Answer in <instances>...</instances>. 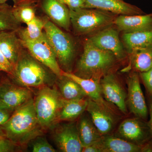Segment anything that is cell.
<instances>
[{
  "label": "cell",
  "instance_id": "obj_1",
  "mask_svg": "<svg viewBox=\"0 0 152 152\" xmlns=\"http://www.w3.org/2000/svg\"><path fill=\"white\" fill-rule=\"evenodd\" d=\"M2 126L6 137L20 145L42 136L44 130L38 122L31 97L16 109L8 121Z\"/></svg>",
  "mask_w": 152,
  "mask_h": 152
},
{
  "label": "cell",
  "instance_id": "obj_2",
  "mask_svg": "<svg viewBox=\"0 0 152 152\" xmlns=\"http://www.w3.org/2000/svg\"><path fill=\"white\" fill-rule=\"evenodd\" d=\"M120 61L112 52L99 48L88 39L74 74L100 82L104 76L113 72Z\"/></svg>",
  "mask_w": 152,
  "mask_h": 152
},
{
  "label": "cell",
  "instance_id": "obj_3",
  "mask_svg": "<svg viewBox=\"0 0 152 152\" xmlns=\"http://www.w3.org/2000/svg\"><path fill=\"white\" fill-rule=\"evenodd\" d=\"M71 24L77 35L95 34L114 25L117 15L96 9L69 10Z\"/></svg>",
  "mask_w": 152,
  "mask_h": 152
},
{
  "label": "cell",
  "instance_id": "obj_4",
  "mask_svg": "<svg viewBox=\"0 0 152 152\" xmlns=\"http://www.w3.org/2000/svg\"><path fill=\"white\" fill-rule=\"evenodd\" d=\"M30 53L22 50L12 74L19 84L26 88H40L48 86L51 78L48 73Z\"/></svg>",
  "mask_w": 152,
  "mask_h": 152
},
{
  "label": "cell",
  "instance_id": "obj_5",
  "mask_svg": "<svg viewBox=\"0 0 152 152\" xmlns=\"http://www.w3.org/2000/svg\"><path fill=\"white\" fill-rule=\"evenodd\" d=\"M65 100L56 88L42 87L34 100L39 124L43 130L50 129L58 122L57 118Z\"/></svg>",
  "mask_w": 152,
  "mask_h": 152
},
{
  "label": "cell",
  "instance_id": "obj_6",
  "mask_svg": "<svg viewBox=\"0 0 152 152\" xmlns=\"http://www.w3.org/2000/svg\"><path fill=\"white\" fill-rule=\"evenodd\" d=\"M44 20V32L56 54L58 62L65 70V72H71L75 55L73 41L50 20L48 18Z\"/></svg>",
  "mask_w": 152,
  "mask_h": 152
},
{
  "label": "cell",
  "instance_id": "obj_7",
  "mask_svg": "<svg viewBox=\"0 0 152 152\" xmlns=\"http://www.w3.org/2000/svg\"><path fill=\"white\" fill-rule=\"evenodd\" d=\"M21 42L23 47L27 49L34 58L48 68L58 77H61L63 70L60 67L56 54L45 32L36 40Z\"/></svg>",
  "mask_w": 152,
  "mask_h": 152
},
{
  "label": "cell",
  "instance_id": "obj_8",
  "mask_svg": "<svg viewBox=\"0 0 152 152\" xmlns=\"http://www.w3.org/2000/svg\"><path fill=\"white\" fill-rule=\"evenodd\" d=\"M114 135L141 147L152 138L148 121L135 116L124 120Z\"/></svg>",
  "mask_w": 152,
  "mask_h": 152
},
{
  "label": "cell",
  "instance_id": "obj_9",
  "mask_svg": "<svg viewBox=\"0 0 152 152\" xmlns=\"http://www.w3.org/2000/svg\"><path fill=\"white\" fill-rule=\"evenodd\" d=\"M100 85L105 99L116 107L121 113L127 115V92L118 77L113 72L110 73L101 79Z\"/></svg>",
  "mask_w": 152,
  "mask_h": 152
},
{
  "label": "cell",
  "instance_id": "obj_10",
  "mask_svg": "<svg viewBox=\"0 0 152 152\" xmlns=\"http://www.w3.org/2000/svg\"><path fill=\"white\" fill-rule=\"evenodd\" d=\"M126 84L128 110L135 117L147 121L148 108L141 87L138 73L132 71L127 78Z\"/></svg>",
  "mask_w": 152,
  "mask_h": 152
},
{
  "label": "cell",
  "instance_id": "obj_11",
  "mask_svg": "<svg viewBox=\"0 0 152 152\" xmlns=\"http://www.w3.org/2000/svg\"><path fill=\"white\" fill-rule=\"evenodd\" d=\"M86 110L102 135L111 134L119 118L118 113L104 107L89 98Z\"/></svg>",
  "mask_w": 152,
  "mask_h": 152
},
{
  "label": "cell",
  "instance_id": "obj_12",
  "mask_svg": "<svg viewBox=\"0 0 152 152\" xmlns=\"http://www.w3.org/2000/svg\"><path fill=\"white\" fill-rule=\"evenodd\" d=\"M88 39L99 48L112 52L120 61L126 57V51L120 39L118 30L112 26L93 34Z\"/></svg>",
  "mask_w": 152,
  "mask_h": 152
},
{
  "label": "cell",
  "instance_id": "obj_13",
  "mask_svg": "<svg viewBox=\"0 0 152 152\" xmlns=\"http://www.w3.org/2000/svg\"><path fill=\"white\" fill-rule=\"evenodd\" d=\"M31 97V91L26 87L9 83L0 85V108L13 112Z\"/></svg>",
  "mask_w": 152,
  "mask_h": 152
},
{
  "label": "cell",
  "instance_id": "obj_14",
  "mask_svg": "<svg viewBox=\"0 0 152 152\" xmlns=\"http://www.w3.org/2000/svg\"><path fill=\"white\" fill-rule=\"evenodd\" d=\"M54 139L59 149L64 152H80L83 147L77 129V124L70 122L58 126Z\"/></svg>",
  "mask_w": 152,
  "mask_h": 152
},
{
  "label": "cell",
  "instance_id": "obj_15",
  "mask_svg": "<svg viewBox=\"0 0 152 152\" xmlns=\"http://www.w3.org/2000/svg\"><path fill=\"white\" fill-rule=\"evenodd\" d=\"M62 75L77 82L81 87L88 98L106 109L115 113H119V110L116 107L108 102L104 98L99 82L91 79L83 78L76 75L72 73L65 72L63 70Z\"/></svg>",
  "mask_w": 152,
  "mask_h": 152
},
{
  "label": "cell",
  "instance_id": "obj_16",
  "mask_svg": "<svg viewBox=\"0 0 152 152\" xmlns=\"http://www.w3.org/2000/svg\"><path fill=\"white\" fill-rule=\"evenodd\" d=\"M86 8L96 9L116 15H140L143 11L123 0H84Z\"/></svg>",
  "mask_w": 152,
  "mask_h": 152
},
{
  "label": "cell",
  "instance_id": "obj_17",
  "mask_svg": "<svg viewBox=\"0 0 152 152\" xmlns=\"http://www.w3.org/2000/svg\"><path fill=\"white\" fill-rule=\"evenodd\" d=\"M114 25L123 33L152 30V13L147 15H119L115 19Z\"/></svg>",
  "mask_w": 152,
  "mask_h": 152
},
{
  "label": "cell",
  "instance_id": "obj_18",
  "mask_svg": "<svg viewBox=\"0 0 152 152\" xmlns=\"http://www.w3.org/2000/svg\"><path fill=\"white\" fill-rule=\"evenodd\" d=\"M91 145L96 152H141V146L111 134L102 135L99 140Z\"/></svg>",
  "mask_w": 152,
  "mask_h": 152
},
{
  "label": "cell",
  "instance_id": "obj_19",
  "mask_svg": "<svg viewBox=\"0 0 152 152\" xmlns=\"http://www.w3.org/2000/svg\"><path fill=\"white\" fill-rule=\"evenodd\" d=\"M44 12L54 23L69 31L71 24L69 9L58 0H43Z\"/></svg>",
  "mask_w": 152,
  "mask_h": 152
},
{
  "label": "cell",
  "instance_id": "obj_20",
  "mask_svg": "<svg viewBox=\"0 0 152 152\" xmlns=\"http://www.w3.org/2000/svg\"><path fill=\"white\" fill-rule=\"evenodd\" d=\"M17 31L0 32V50L14 67L18 60L23 46L17 35Z\"/></svg>",
  "mask_w": 152,
  "mask_h": 152
},
{
  "label": "cell",
  "instance_id": "obj_21",
  "mask_svg": "<svg viewBox=\"0 0 152 152\" xmlns=\"http://www.w3.org/2000/svg\"><path fill=\"white\" fill-rule=\"evenodd\" d=\"M77 127L83 148L94 143L102 137L88 113L82 114L77 123Z\"/></svg>",
  "mask_w": 152,
  "mask_h": 152
},
{
  "label": "cell",
  "instance_id": "obj_22",
  "mask_svg": "<svg viewBox=\"0 0 152 152\" xmlns=\"http://www.w3.org/2000/svg\"><path fill=\"white\" fill-rule=\"evenodd\" d=\"M152 66V44L129 54V65L124 71L142 72L148 71Z\"/></svg>",
  "mask_w": 152,
  "mask_h": 152
},
{
  "label": "cell",
  "instance_id": "obj_23",
  "mask_svg": "<svg viewBox=\"0 0 152 152\" xmlns=\"http://www.w3.org/2000/svg\"><path fill=\"white\" fill-rule=\"evenodd\" d=\"M122 41L128 54L152 44V30L123 33Z\"/></svg>",
  "mask_w": 152,
  "mask_h": 152
},
{
  "label": "cell",
  "instance_id": "obj_24",
  "mask_svg": "<svg viewBox=\"0 0 152 152\" xmlns=\"http://www.w3.org/2000/svg\"><path fill=\"white\" fill-rule=\"evenodd\" d=\"M88 97L65 101L58 115L57 122L72 121L78 118L86 110Z\"/></svg>",
  "mask_w": 152,
  "mask_h": 152
},
{
  "label": "cell",
  "instance_id": "obj_25",
  "mask_svg": "<svg viewBox=\"0 0 152 152\" xmlns=\"http://www.w3.org/2000/svg\"><path fill=\"white\" fill-rule=\"evenodd\" d=\"M60 79L59 92L65 100H75L88 97L81 87L74 80L64 76Z\"/></svg>",
  "mask_w": 152,
  "mask_h": 152
},
{
  "label": "cell",
  "instance_id": "obj_26",
  "mask_svg": "<svg viewBox=\"0 0 152 152\" xmlns=\"http://www.w3.org/2000/svg\"><path fill=\"white\" fill-rule=\"evenodd\" d=\"M44 20L36 16L34 20L24 28L17 31L18 37L21 42H30L36 40L42 35L44 33Z\"/></svg>",
  "mask_w": 152,
  "mask_h": 152
},
{
  "label": "cell",
  "instance_id": "obj_27",
  "mask_svg": "<svg viewBox=\"0 0 152 152\" xmlns=\"http://www.w3.org/2000/svg\"><path fill=\"white\" fill-rule=\"evenodd\" d=\"M20 23L14 17L12 9L6 6L0 10V32L17 31L20 28Z\"/></svg>",
  "mask_w": 152,
  "mask_h": 152
},
{
  "label": "cell",
  "instance_id": "obj_28",
  "mask_svg": "<svg viewBox=\"0 0 152 152\" xmlns=\"http://www.w3.org/2000/svg\"><path fill=\"white\" fill-rule=\"evenodd\" d=\"M12 12L17 20L26 25L36 17L34 8L29 4H20L12 9Z\"/></svg>",
  "mask_w": 152,
  "mask_h": 152
},
{
  "label": "cell",
  "instance_id": "obj_29",
  "mask_svg": "<svg viewBox=\"0 0 152 152\" xmlns=\"http://www.w3.org/2000/svg\"><path fill=\"white\" fill-rule=\"evenodd\" d=\"M39 136L33 142L32 150L34 152H55L56 150L46 139Z\"/></svg>",
  "mask_w": 152,
  "mask_h": 152
},
{
  "label": "cell",
  "instance_id": "obj_30",
  "mask_svg": "<svg viewBox=\"0 0 152 152\" xmlns=\"http://www.w3.org/2000/svg\"><path fill=\"white\" fill-rule=\"evenodd\" d=\"M138 73L140 80L145 87L147 94L152 96V66L148 71Z\"/></svg>",
  "mask_w": 152,
  "mask_h": 152
},
{
  "label": "cell",
  "instance_id": "obj_31",
  "mask_svg": "<svg viewBox=\"0 0 152 152\" xmlns=\"http://www.w3.org/2000/svg\"><path fill=\"white\" fill-rule=\"evenodd\" d=\"M14 69V66L10 62L0 50V71L12 75Z\"/></svg>",
  "mask_w": 152,
  "mask_h": 152
},
{
  "label": "cell",
  "instance_id": "obj_32",
  "mask_svg": "<svg viewBox=\"0 0 152 152\" xmlns=\"http://www.w3.org/2000/svg\"><path fill=\"white\" fill-rule=\"evenodd\" d=\"M68 7L69 10L86 8L84 0H58Z\"/></svg>",
  "mask_w": 152,
  "mask_h": 152
},
{
  "label": "cell",
  "instance_id": "obj_33",
  "mask_svg": "<svg viewBox=\"0 0 152 152\" xmlns=\"http://www.w3.org/2000/svg\"><path fill=\"white\" fill-rule=\"evenodd\" d=\"M14 145L7 138L0 135V152H7L13 151Z\"/></svg>",
  "mask_w": 152,
  "mask_h": 152
},
{
  "label": "cell",
  "instance_id": "obj_34",
  "mask_svg": "<svg viewBox=\"0 0 152 152\" xmlns=\"http://www.w3.org/2000/svg\"><path fill=\"white\" fill-rule=\"evenodd\" d=\"M13 113L8 110L0 108V126L4 125L8 121Z\"/></svg>",
  "mask_w": 152,
  "mask_h": 152
},
{
  "label": "cell",
  "instance_id": "obj_35",
  "mask_svg": "<svg viewBox=\"0 0 152 152\" xmlns=\"http://www.w3.org/2000/svg\"><path fill=\"white\" fill-rule=\"evenodd\" d=\"M147 104L148 108L149 115L150 116L149 121L148 122L149 127L152 138V96L150 95L147 94Z\"/></svg>",
  "mask_w": 152,
  "mask_h": 152
},
{
  "label": "cell",
  "instance_id": "obj_36",
  "mask_svg": "<svg viewBox=\"0 0 152 152\" xmlns=\"http://www.w3.org/2000/svg\"><path fill=\"white\" fill-rule=\"evenodd\" d=\"M141 152H152V138L142 146Z\"/></svg>",
  "mask_w": 152,
  "mask_h": 152
},
{
  "label": "cell",
  "instance_id": "obj_37",
  "mask_svg": "<svg viewBox=\"0 0 152 152\" xmlns=\"http://www.w3.org/2000/svg\"><path fill=\"white\" fill-rule=\"evenodd\" d=\"M8 0H0V4H3L6 2Z\"/></svg>",
  "mask_w": 152,
  "mask_h": 152
},
{
  "label": "cell",
  "instance_id": "obj_38",
  "mask_svg": "<svg viewBox=\"0 0 152 152\" xmlns=\"http://www.w3.org/2000/svg\"><path fill=\"white\" fill-rule=\"evenodd\" d=\"M6 5H0V10L1 9H2L3 8H4V7H5Z\"/></svg>",
  "mask_w": 152,
  "mask_h": 152
}]
</instances>
